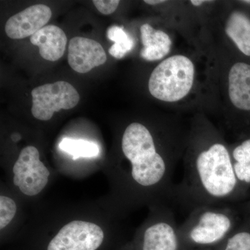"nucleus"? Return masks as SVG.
<instances>
[{"label": "nucleus", "instance_id": "obj_1", "mask_svg": "<svg viewBox=\"0 0 250 250\" xmlns=\"http://www.w3.org/2000/svg\"><path fill=\"white\" fill-rule=\"evenodd\" d=\"M124 162L116 170L117 185L125 207H149L172 202L177 154L161 152L150 130L132 123L121 141Z\"/></svg>", "mask_w": 250, "mask_h": 250}, {"label": "nucleus", "instance_id": "obj_2", "mask_svg": "<svg viewBox=\"0 0 250 250\" xmlns=\"http://www.w3.org/2000/svg\"><path fill=\"white\" fill-rule=\"evenodd\" d=\"M184 171L182 182L174 186L172 202L189 213L201 206H228L243 192L229 151L220 141L191 151Z\"/></svg>", "mask_w": 250, "mask_h": 250}, {"label": "nucleus", "instance_id": "obj_3", "mask_svg": "<svg viewBox=\"0 0 250 250\" xmlns=\"http://www.w3.org/2000/svg\"><path fill=\"white\" fill-rule=\"evenodd\" d=\"M234 210L228 206H201L189 213L179 233L184 246H220L236 229Z\"/></svg>", "mask_w": 250, "mask_h": 250}, {"label": "nucleus", "instance_id": "obj_4", "mask_svg": "<svg viewBox=\"0 0 250 250\" xmlns=\"http://www.w3.org/2000/svg\"><path fill=\"white\" fill-rule=\"evenodd\" d=\"M195 67L191 61L183 55L166 59L153 70L148 88L154 98L174 103L189 93L193 85Z\"/></svg>", "mask_w": 250, "mask_h": 250}, {"label": "nucleus", "instance_id": "obj_5", "mask_svg": "<svg viewBox=\"0 0 250 250\" xmlns=\"http://www.w3.org/2000/svg\"><path fill=\"white\" fill-rule=\"evenodd\" d=\"M150 214L138 231L136 250H182L179 225L168 205L151 207Z\"/></svg>", "mask_w": 250, "mask_h": 250}, {"label": "nucleus", "instance_id": "obj_6", "mask_svg": "<svg viewBox=\"0 0 250 250\" xmlns=\"http://www.w3.org/2000/svg\"><path fill=\"white\" fill-rule=\"evenodd\" d=\"M105 240L106 232L100 224L76 219L57 230L49 240L45 250H99Z\"/></svg>", "mask_w": 250, "mask_h": 250}, {"label": "nucleus", "instance_id": "obj_7", "mask_svg": "<svg viewBox=\"0 0 250 250\" xmlns=\"http://www.w3.org/2000/svg\"><path fill=\"white\" fill-rule=\"evenodd\" d=\"M31 94V113L41 121H49L56 112L75 107L80 100L75 87L65 81L36 87Z\"/></svg>", "mask_w": 250, "mask_h": 250}, {"label": "nucleus", "instance_id": "obj_8", "mask_svg": "<svg viewBox=\"0 0 250 250\" xmlns=\"http://www.w3.org/2000/svg\"><path fill=\"white\" fill-rule=\"evenodd\" d=\"M13 184L27 197H35L48 184L50 172L41 160L39 149L32 146L23 148L12 169Z\"/></svg>", "mask_w": 250, "mask_h": 250}, {"label": "nucleus", "instance_id": "obj_9", "mask_svg": "<svg viewBox=\"0 0 250 250\" xmlns=\"http://www.w3.org/2000/svg\"><path fill=\"white\" fill-rule=\"evenodd\" d=\"M52 15V11L45 4L29 6L8 20L5 25L6 35L11 39L31 37L45 27Z\"/></svg>", "mask_w": 250, "mask_h": 250}, {"label": "nucleus", "instance_id": "obj_10", "mask_svg": "<svg viewBox=\"0 0 250 250\" xmlns=\"http://www.w3.org/2000/svg\"><path fill=\"white\" fill-rule=\"evenodd\" d=\"M107 60L101 44L84 37H74L70 41L67 61L75 72L85 74Z\"/></svg>", "mask_w": 250, "mask_h": 250}, {"label": "nucleus", "instance_id": "obj_11", "mask_svg": "<svg viewBox=\"0 0 250 250\" xmlns=\"http://www.w3.org/2000/svg\"><path fill=\"white\" fill-rule=\"evenodd\" d=\"M31 44L39 47L42 59L57 62L65 52L67 39L65 32L56 25H47L30 38Z\"/></svg>", "mask_w": 250, "mask_h": 250}, {"label": "nucleus", "instance_id": "obj_12", "mask_svg": "<svg viewBox=\"0 0 250 250\" xmlns=\"http://www.w3.org/2000/svg\"><path fill=\"white\" fill-rule=\"evenodd\" d=\"M229 95L233 106L250 111V65L237 62L229 74Z\"/></svg>", "mask_w": 250, "mask_h": 250}, {"label": "nucleus", "instance_id": "obj_13", "mask_svg": "<svg viewBox=\"0 0 250 250\" xmlns=\"http://www.w3.org/2000/svg\"><path fill=\"white\" fill-rule=\"evenodd\" d=\"M143 49L141 57L148 62L160 60L170 52L172 41L164 31L156 30L148 24L141 27Z\"/></svg>", "mask_w": 250, "mask_h": 250}, {"label": "nucleus", "instance_id": "obj_14", "mask_svg": "<svg viewBox=\"0 0 250 250\" xmlns=\"http://www.w3.org/2000/svg\"><path fill=\"white\" fill-rule=\"evenodd\" d=\"M225 32L241 52L250 57V19L246 15L239 11L230 15Z\"/></svg>", "mask_w": 250, "mask_h": 250}, {"label": "nucleus", "instance_id": "obj_15", "mask_svg": "<svg viewBox=\"0 0 250 250\" xmlns=\"http://www.w3.org/2000/svg\"><path fill=\"white\" fill-rule=\"evenodd\" d=\"M231 154L233 168L242 187L250 184V139L233 148Z\"/></svg>", "mask_w": 250, "mask_h": 250}, {"label": "nucleus", "instance_id": "obj_16", "mask_svg": "<svg viewBox=\"0 0 250 250\" xmlns=\"http://www.w3.org/2000/svg\"><path fill=\"white\" fill-rule=\"evenodd\" d=\"M107 38L114 42L108 52L117 59H123L134 47V42L132 38L123 28L118 26L113 25L108 28Z\"/></svg>", "mask_w": 250, "mask_h": 250}, {"label": "nucleus", "instance_id": "obj_17", "mask_svg": "<svg viewBox=\"0 0 250 250\" xmlns=\"http://www.w3.org/2000/svg\"><path fill=\"white\" fill-rule=\"evenodd\" d=\"M59 147L64 152L73 156L74 159L79 157H93L99 153V147L95 143L83 140L62 139Z\"/></svg>", "mask_w": 250, "mask_h": 250}, {"label": "nucleus", "instance_id": "obj_18", "mask_svg": "<svg viewBox=\"0 0 250 250\" xmlns=\"http://www.w3.org/2000/svg\"><path fill=\"white\" fill-rule=\"evenodd\" d=\"M219 250H250V229H235L223 243Z\"/></svg>", "mask_w": 250, "mask_h": 250}, {"label": "nucleus", "instance_id": "obj_19", "mask_svg": "<svg viewBox=\"0 0 250 250\" xmlns=\"http://www.w3.org/2000/svg\"><path fill=\"white\" fill-rule=\"evenodd\" d=\"M17 205L11 197L1 194L0 196V229L4 230L13 221L17 213Z\"/></svg>", "mask_w": 250, "mask_h": 250}, {"label": "nucleus", "instance_id": "obj_20", "mask_svg": "<svg viewBox=\"0 0 250 250\" xmlns=\"http://www.w3.org/2000/svg\"><path fill=\"white\" fill-rule=\"evenodd\" d=\"M93 4L96 9L104 15H110L114 13L120 4L118 0H93Z\"/></svg>", "mask_w": 250, "mask_h": 250}, {"label": "nucleus", "instance_id": "obj_21", "mask_svg": "<svg viewBox=\"0 0 250 250\" xmlns=\"http://www.w3.org/2000/svg\"><path fill=\"white\" fill-rule=\"evenodd\" d=\"M144 2L149 5H156L166 2V1H164V0H146Z\"/></svg>", "mask_w": 250, "mask_h": 250}, {"label": "nucleus", "instance_id": "obj_22", "mask_svg": "<svg viewBox=\"0 0 250 250\" xmlns=\"http://www.w3.org/2000/svg\"><path fill=\"white\" fill-rule=\"evenodd\" d=\"M206 1H205V0H192V1H190V2H191V4L194 5V6H200V5L203 4Z\"/></svg>", "mask_w": 250, "mask_h": 250}, {"label": "nucleus", "instance_id": "obj_23", "mask_svg": "<svg viewBox=\"0 0 250 250\" xmlns=\"http://www.w3.org/2000/svg\"><path fill=\"white\" fill-rule=\"evenodd\" d=\"M243 2L246 3V4H250V0H248V1H243Z\"/></svg>", "mask_w": 250, "mask_h": 250}]
</instances>
